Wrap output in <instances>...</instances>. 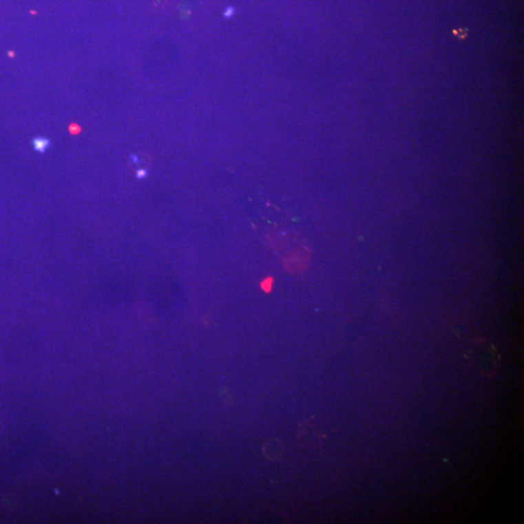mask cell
<instances>
[{
  "instance_id": "1",
  "label": "cell",
  "mask_w": 524,
  "mask_h": 524,
  "mask_svg": "<svg viewBox=\"0 0 524 524\" xmlns=\"http://www.w3.org/2000/svg\"><path fill=\"white\" fill-rule=\"evenodd\" d=\"M471 359L481 373L492 377L497 371L498 353L494 347L485 340L476 341L471 348Z\"/></svg>"
},
{
  "instance_id": "2",
  "label": "cell",
  "mask_w": 524,
  "mask_h": 524,
  "mask_svg": "<svg viewBox=\"0 0 524 524\" xmlns=\"http://www.w3.org/2000/svg\"><path fill=\"white\" fill-rule=\"evenodd\" d=\"M298 440L300 444L307 449H317L324 442V434L322 433L314 424L303 423L298 431Z\"/></svg>"
},
{
  "instance_id": "3",
  "label": "cell",
  "mask_w": 524,
  "mask_h": 524,
  "mask_svg": "<svg viewBox=\"0 0 524 524\" xmlns=\"http://www.w3.org/2000/svg\"><path fill=\"white\" fill-rule=\"evenodd\" d=\"M284 445L278 440H272L263 447V454L268 459L278 460L283 457Z\"/></svg>"
},
{
  "instance_id": "4",
  "label": "cell",
  "mask_w": 524,
  "mask_h": 524,
  "mask_svg": "<svg viewBox=\"0 0 524 524\" xmlns=\"http://www.w3.org/2000/svg\"><path fill=\"white\" fill-rule=\"evenodd\" d=\"M50 145V140L47 138H41V137H37L33 140V146H34L35 150L39 151V153L43 154L47 150Z\"/></svg>"
},
{
  "instance_id": "5",
  "label": "cell",
  "mask_w": 524,
  "mask_h": 524,
  "mask_svg": "<svg viewBox=\"0 0 524 524\" xmlns=\"http://www.w3.org/2000/svg\"><path fill=\"white\" fill-rule=\"evenodd\" d=\"M272 286H273V278H271V277H268L262 283V289L263 291H266V293H269L271 291Z\"/></svg>"
},
{
  "instance_id": "6",
  "label": "cell",
  "mask_w": 524,
  "mask_h": 524,
  "mask_svg": "<svg viewBox=\"0 0 524 524\" xmlns=\"http://www.w3.org/2000/svg\"><path fill=\"white\" fill-rule=\"evenodd\" d=\"M146 176H147V171H146V170L141 169V170H138V171H137V178H138V179H143V178H145Z\"/></svg>"
}]
</instances>
